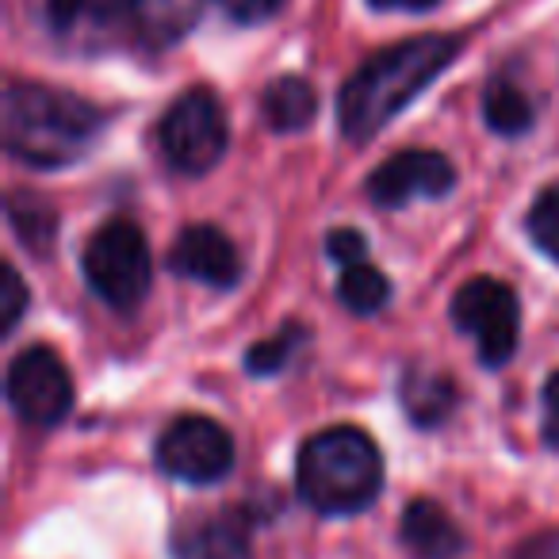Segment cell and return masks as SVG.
<instances>
[{"label": "cell", "mask_w": 559, "mask_h": 559, "mask_svg": "<svg viewBox=\"0 0 559 559\" xmlns=\"http://www.w3.org/2000/svg\"><path fill=\"white\" fill-rule=\"evenodd\" d=\"M403 544L411 548V556L418 559H456L464 551V533L449 518V510L429 498L411 502L403 513Z\"/></svg>", "instance_id": "13"}, {"label": "cell", "mask_w": 559, "mask_h": 559, "mask_svg": "<svg viewBox=\"0 0 559 559\" xmlns=\"http://www.w3.org/2000/svg\"><path fill=\"white\" fill-rule=\"evenodd\" d=\"M215 4L234 20V24H264V20L276 16L288 0H215Z\"/></svg>", "instance_id": "23"}, {"label": "cell", "mask_w": 559, "mask_h": 559, "mask_svg": "<svg viewBox=\"0 0 559 559\" xmlns=\"http://www.w3.org/2000/svg\"><path fill=\"white\" fill-rule=\"evenodd\" d=\"M104 116L73 93L12 81L4 88V150L32 169H62L100 139Z\"/></svg>", "instance_id": "2"}, {"label": "cell", "mask_w": 559, "mask_h": 559, "mask_svg": "<svg viewBox=\"0 0 559 559\" xmlns=\"http://www.w3.org/2000/svg\"><path fill=\"white\" fill-rule=\"evenodd\" d=\"M518 559H559V536H544L540 544H533V548H525Z\"/></svg>", "instance_id": "27"}, {"label": "cell", "mask_w": 559, "mask_h": 559, "mask_svg": "<svg viewBox=\"0 0 559 559\" xmlns=\"http://www.w3.org/2000/svg\"><path fill=\"white\" fill-rule=\"evenodd\" d=\"M157 467L180 483L211 487L230 475L234 437L203 414H185V418L169 421L165 433L157 437Z\"/></svg>", "instance_id": "7"}, {"label": "cell", "mask_w": 559, "mask_h": 559, "mask_svg": "<svg viewBox=\"0 0 559 559\" xmlns=\"http://www.w3.org/2000/svg\"><path fill=\"white\" fill-rule=\"evenodd\" d=\"M9 223L16 238L24 241L32 253H50L58 238V211L50 207L43 195L35 192H12L9 195Z\"/></svg>", "instance_id": "18"}, {"label": "cell", "mask_w": 559, "mask_h": 559, "mask_svg": "<svg viewBox=\"0 0 559 559\" xmlns=\"http://www.w3.org/2000/svg\"><path fill=\"white\" fill-rule=\"evenodd\" d=\"M399 395H403V406H406V414H411V421L421 429L441 426V421L452 414V406H456V388H452L449 376L426 372V368L406 372Z\"/></svg>", "instance_id": "16"}, {"label": "cell", "mask_w": 559, "mask_h": 559, "mask_svg": "<svg viewBox=\"0 0 559 559\" xmlns=\"http://www.w3.org/2000/svg\"><path fill=\"white\" fill-rule=\"evenodd\" d=\"M368 4L380 12H429V9H437L441 0H368Z\"/></svg>", "instance_id": "26"}, {"label": "cell", "mask_w": 559, "mask_h": 559, "mask_svg": "<svg viewBox=\"0 0 559 559\" xmlns=\"http://www.w3.org/2000/svg\"><path fill=\"white\" fill-rule=\"evenodd\" d=\"M452 322L475 337L479 360L487 368H502L518 353L521 334V307L510 284L495 276H475L452 296Z\"/></svg>", "instance_id": "6"}, {"label": "cell", "mask_w": 559, "mask_h": 559, "mask_svg": "<svg viewBox=\"0 0 559 559\" xmlns=\"http://www.w3.org/2000/svg\"><path fill=\"white\" fill-rule=\"evenodd\" d=\"M460 55L456 35H418L372 55L342 88L337 119L349 142H368L391 123L418 93H426L444 66Z\"/></svg>", "instance_id": "1"}, {"label": "cell", "mask_w": 559, "mask_h": 559, "mask_svg": "<svg viewBox=\"0 0 559 559\" xmlns=\"http://www.w3.org/2000/svg\"><path fill=\"white\" fill-rule=\"evenodd\" d=\"M456 185V169L437 150H403L368 177V195L380 207H406L414 200H441Z\"/></svg>", "instance_id": "9"}, {"label": "cell", "mask_w": 559, "mask_h": 559, "mask_svg": "<svg viewBox=\"0 0 559 559\" xmlns=\"http://www.w3.org/2000/svg\"><path fill=\"white\" fill-rule=\"evenodd\" d=\"M326 249H330V257H334L337 264H357V261H368V241H365V234H357V230H349V226H342V230H334L326 238Z\"/></svg>", "instance_id": "24"}, {"label": "cell", "mask_w": 559, "mask_h": 559, "mask_svg": "<svg viewBox=\"0 0 559 559\" xmlns=\"http://www.w3.org/2000/svg\"><path fill=\"white\" fill-rule=\"evenodd\" d=\"M157 142H162L173 169L188 173V177L211 173L223 162L226 142H230V123H226L223 100L211 88H188V93H180L173 100V108L162 116Z\"/></svg>", "instance_id": "5"}, {"label": "cell", "mask_w": 559, "mask_h": 559, "mask_svg": "<svg viewBox=\"0 0 559 559\" xmlns=\"http://www.w3.org/2000/svg\"><path fill=\"white\" fill-rule=\"evenodd\" d=\"M169 269L207 288H234L241 276V257L218 226H188L169 249Z\"/></svg>", "instance_id": "10"}, {"label": "cell", "mask_w": 559, "mask_h": 559, "mask_svg": "<svg viewBox=\"0 0 559 559\" xmlns=\"http://www.w3.org/2000/svg\"><path fill=\"white\" fill-rule=\"evenodd\" d=\"M319 111V96L304 78H276L261 96V116L269 131L292 134L304 131Z\"/></svg>", "instance_id": "15"}, {"label": "cell", "mask_w": 559, "mask_h": 559, "mask_svg": "<svg viewBox=\"0 0 559 559\" xmlns=\"http://www.w3.org/2000/svg\"><path fill=\"white\" fill-rule=\"evenodd\" d=\"M0 311H4V334H12L27 311V284L12 264L4 269V280H0Z\"/></svg>", "instance_id": "22"}, {"label": "cell", "mask_w": 559, "mask_h": 559, "mask_svg": "<svg viewBox=\"0 0 559 559\" xmlns=\"http://www.w3.org/2000/svg\"><path fill=\"white\" fill-rule=\"evenodd\" d=\"M203 0H127L131 32L154 47H173L195 27Z\"/></svg>", "instance_id": "14"}, {"label": "cell", "mask_w": 559, "mask_h": 559, "mask_svg": "<svg viewBox=\"0 0 559 559\" xmlns=\"http://www.w3.org/2000/svg\"><path fill=\"white\" fill-rule=\"evenodd\" d=\"M296 483L311 510L330 518L365 513L380 498L383 456L365 429L330 426L299 449Z\"/></svg>", "instance_id": "3"}, {"label": "cell", "mask_w": 559, "mask_h": 559, "mask_svg": "<svg viewBox=\"0 0 559 559\" xmlns=\"http://www.w3.org/2000/svg\"><path fill=\"white\" fill-rule=\"evenodd\" d=\"M9 403L27 426L50 429L58 421H66V414L73 411V380L70 368L62 365L55 349L47 345H32L9 365Z\"/></svg>", "instance_id": "8"}, {"label": "cell", "mask_w": 559, "mask_h": 559, "mask_svg": "<svg viewBox=\"0 0 559 559\" xmlns=\"http://www.w3.org/2000/svg\"><path fill=\"white\" fill-rule=\"evenodd\" d=\"M299 342H304V330L296 326V322H288V326L280 330V334L264 337V342H257L253 349L246 353V368L253 376H276L288 368L292 353L299 349Z\"/></svg>", "instance_id": "20"}, {"label": "cell", "mask_w": 559, "mask_h": 559, "mask_svg": "<svg viewBox=\"0 0 559 559\" xmlns=\"http://www.w3.org/2000/svg\"><path fill=\"white\" fill-rule=\"evenodd\" d=\"M544 437L551 449H559V372H551L544 383Z\"/></svg>", "instance_id": "25"}, {"label": "cell", "mask_w": 559, "mask_h": 559, "mask_svg": "<svg viewBox=\"0 0 559 559\" xmlns=\"http://www.w3.org/2000/svg\"><path fill=\"white\" fill-rule=\"evenodd\" d=\"M337 299H342L353 314H376L388 307L391 284L376 264H368V261L345 264L342 280H337Z\"/></svg>", "instance_id": "19"}, {"label": "cell", "mask_w": 559, "mask_h": 559, "mask_svg": "<svg viewBox=\"0 0 559 559\" xmlns=\"http://www.w3.org/2000/svg\"><path fill=\"white\" fill-rule=\"evenodd\" d=\"M47 20L58 39L81 50L104 47L116 32L131 27L127 0H47Z\"/></svg>", "instance_id": "11"}, {"label": "cell", "mask_w": 559, "mask_h": 559, "mask_svg": "<svg viewBox=\"0 0 559 559\" xmlns=\"http://www.w3.org/2000/svg\"><path fill=\"white\" fill-rule=\"evenodd\" d=\"M173 559H249L246 525L230 513L188 521L173 533Z\"/></svg>", "instance_id": "12"}, {"label": "cell", "mask_w": 559, "mask_h": 559, "mask_svg": "<svg viewBox=\"0 0 559 559\" xmlns=\"http://www.w3.org/2000/svg\"><path fill=\"white\" fill-rule=\"evenodd\" d=\"M85 280L93 296L104 299L111 311H134L154 284L146 234L131 218L104 223L85 246Z\"/></svg>", "instance_id": "4"}, {"label": "cell", "mask_w": 559, "mask_h": 559, "mask_svg": "<svg viewBox=\"0 0 559 559\" xmlns=\"http://www.w3.org/2000/svg\"><path fill=\"white\" fill-rule=\"evenodd\" d=\"M525 226H528L533 246L540 249L544 257L559 261V185L544 188V192L536 195V203L528 207Z\"/></svg>", "instance_id": "21"}, {"label": "cell", "mask_w": 559, "mask_h": 559, "mask_svg": "<svg viewBox=\"0 0 559 559\" xmlns=\"http://www.w3.org/2000/svg\"><path fill=\"white\" fill-rule=\"evenodd\" d=\"M533 100H528V93L521 85H513V81L498 78L487 85V93H483V119H487V127L495 134H506V139H518V134H525L528 127H533Z\"/></svg>", "instance_id": "17"}]
</instances>
